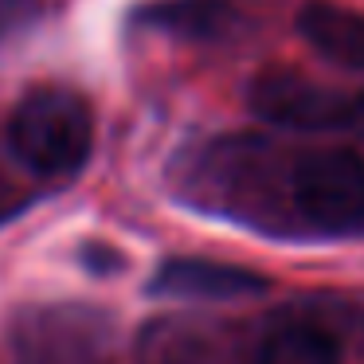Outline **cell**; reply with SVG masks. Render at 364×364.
Instances as JSON below:
<instances>
[{
  "instance_id": "cell-1",
  "label": "cell",
  "mask_w": 364,
  "mask_h": 364,
  "mask_svg": "<svg viewBox=\"0 0 364 364\" xmlns=\"http://www.w3.org/2000/svg\"><path fill=\"white\" fill-rule=\"evenodd\" d=\"M12 153L40 176H75L95 145L90 106L67 87H36L9 122Z\"/></svg>"
},
{
  "instance_id": "cell-2",
  "label": "cell",
  "mask_w": 364,
  "mask_h": 364,
  "mask_svg": "<svg viewBox=\"0 0 364 364\" xmlns=\"http://www.w3.org/2000/svg\"><path fill=\"white\" fill-rule=\"evenodd\" d=\"M286 196L306 223L353 231L364 223V157L353 149H306L286 161Z\"/></svg>"
},
{
  "instance_id": "cell-3",
  "label": "cell",
  "mask_w": 364,
  "mask_h": 364,
  "mask_svg": "<svg viewBox=\"0 0 364 364\" xmlns=\"http://www.w3.org/2000/svg\"><path fill=\"white\" fill-rule=\"evenodd\" d=\"M255 118L301 134H329V129H356V95L321 87L298 71H262L247 90Z\"/></svg>"
},
{
  "instance_id": "cell-4",
  "label": "cell",
  "mask_w": 364,
  "mask_h": 364,
  "mask_svg": "<svg viewBox=\"0 0 364 364\" xmlns=\"http://www.w3.org/2000/svg\"><path fill=\"white\" fill-rule=\"evenodd\" d=\"M134 24L188 43H220L247 32L251 16L235 0H153L134 12Z\"/></svg>"
},
{
  "instance_id": "cell-5",
  "label": "cell",
  "mask_w": 364,
  "mask_h": 364,
  "mask_svg": "<svg viewBox=\"0 0 364 364\" xmlns=\"http://www.w3.org/2000/svg\"><path fill=\"white\" fill-rule=\"evenodd\" d=\"M267 278L243 267L212 259H173L153 274L149 290L165 298H196V301H228V298H251L262 294Z\"/></svg>"
},
{
  "instance_id": "cell-6",
  "label": "cell",
  "mask_w": 364,
  "mask_h": 364,
  "mask_svg": "<svg viewBox=\"0 0 364 364\" xmlns=\"http://www.w3.org/2000/svg\"><path fill=\"white\" fill-rule=\"evenodd\" d=\"M16 348L28 364H71L90 348V321L75 309H40L20 317Z\"/></svg>"
},
{
  "instance_id": "cell-7",
  "label": "cell",
  "mask_w": 364,
  "mask_h": 364,
  "mask_svg": "<svg viewBox=\"0 0 364 364\" xmlns=\"http://www.w3.org/2000/svg\"><path fill=\"white\" fill-rule=\"evenodd\" d=\"M298 32L314 51H321L329 63L364 71V16L341 4L314 0L298 12Z\"/></svg>"
},
{
  "instance_id": "cell-8",
  "label": "cell",
  "mask_w": 364,
  "mask_h": 364,
  "mask_svg": "<svg viewBox=\"0 0 364 364\" xmlns=\"http://www.w3.org/2000/svg\"><path fill=\"white\" fill-rule=\"evenodd\" d=\"M255 364H341V353H337V341L325 329L306 321H290L267 333Z\"/></svg>"
},
{
  "instance_id": "cell-9",
  "label": "cell",
  "mask_w": 364,
  "mask_h": 364,
  "mask_svg": "<svg viewBox=\"0 0 364 364\" xmlns=\"http://www.w3.org/2000/svg\"><path fill=\"white\" fill-rule=\"evenodd\" d=\"M36 16H40V0H0V40L28 28Z\"/></svg>"
},
{
  "instance_id": "cell-10",
  "label": "cell",
  "mask_w": 364,
  "mask_h": 364,
  "mask_svg": "<svg viewBox=\"0 0 364 364\" xmlns=\"http://www.w3.org/2000/svg\"><path fill=\"white\" fill-rule=\"evenodd\" d=\"M20 200H24V196H20L16 188H9V184L0 181V220H9V215L20 208Z\"/></svg>"
},
{
  "instance_id": "cell-11",
  "label": "cell",
  "mask_w": 364,
  "mask_h": 364,
  "mask_svg": "<svg viewBox=\"0 0 364 364\" xmlns=\"http://www.w3.org/2000/svg\"><path fill=\"white\" fill-rule=\"evenodd\" d=\"M356 129L364 134V90H356Z\"/></svg>"
}]
</instances>
